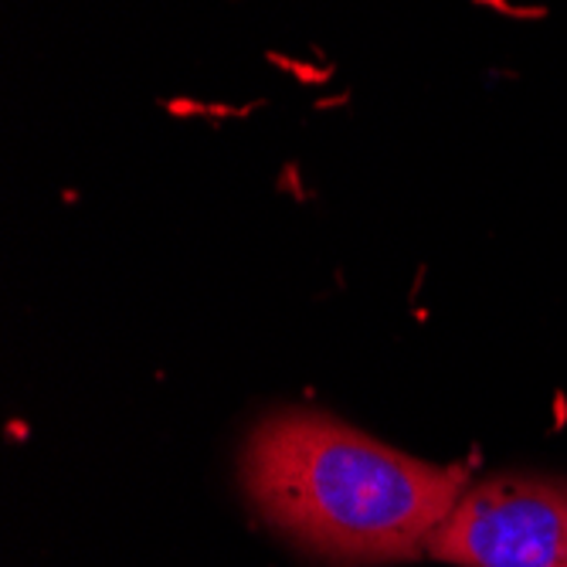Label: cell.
<instances>
[{"mask_svg":"<svg viewBox=\"0 0 567 567\" xmlns=\"http://www.w3.org/2000/svg\"><path fill=\"white\" fill-rule=\"evenodd\" d=\"M241 486L296 547L364 567L425 554L470 476L411 458L330 415L279 411L248 435Z\"/></svg>","mask_w":567,"mask_h":567,"instance_id":"obj_1","label":"cell"},{"mask_svg":"<svg viewBox=\"0 0 567 567\" xmlns=\"http://www.w3.org/2000/svg\"><path fill=\"white\" fill-rule=\"evenodd\" d=\"M425 554L458 567H567V483L503 473L466 486Z\"/></svg>","mask_w":567,"mask_h":567,"instance_id":"obj_2","label":"cell"}]
</instances>
